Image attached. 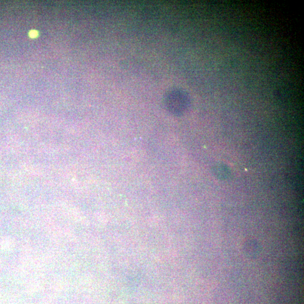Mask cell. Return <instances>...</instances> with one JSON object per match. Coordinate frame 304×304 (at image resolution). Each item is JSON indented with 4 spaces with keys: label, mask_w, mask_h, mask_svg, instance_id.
Instances as JSON below:
<instances>
[{
    "label": "cell",
    "mask_w": 304,
    "mask_h": 304,
    "mask_svg": "<svg viewBox=\"0 0 304 304\" xmlns=\"http://www.w3.org/2000/svg\"><path fill=\"white\" fill-rule=\"evenodd\" d=\"M39 35V32L36 30H32L30 32V36L31 38H36Z\"/></svg>",
    "instance_id": "cell-1"
}]
</instances>
